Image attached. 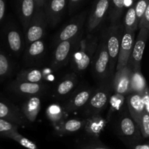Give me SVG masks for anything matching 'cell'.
Wrapping results in <instances>:
<instances>
[{"label": "cell", "instance_id": "obj_4", "mask_svg": "<svg viewBox=\"0 0 149 149\" xmlns=\"http://www.w3.org/2000/svg\"><path fill=\"white\" fill-rule=\"evenodd\" d=\"M82 37L83 31L74 37L68 40L63 41L55 46L51 62V67L52 69H60L65 66L68 61H71L74 51Z\"/></svg>", "mask_w": 149, "mask_h": 149}, {"label": "cell", "instance_id": "obj_15", "mask_svg": "<svg viewBox=\"0 0 149 149\" xmlns=\"http://www.w3.org/2000/svg\"><path fill=\"white\" fill-rule=\"evenodd\" d=\"M111 1V0H96L87 21V30L88 33L97 29L103 21L106 13L109 10Z\"/></svg>", "mask_w": 149, "mask_h": 149}, {"label": "cell", "instance_id": "obj_22", "mask_svg": "<svg viewBox=\"0 0 149 149\" xmlns=\"http://www.w3.org/2000/svg\"><path fill=\"white\" fill-rule=\"evenodd\" d=\"M38 8L39 7L34 0H20L19 15L24 31L27 29Z\"/></svg>", "mask_w": 149, "mask_h": 149}, {"label": "cell", "instance_id": "obj_17", "mask_svg": "<svg viewBox=\"0 0 149 149\" xmlns=\"http://www.w3.org/2000/svg\"><path fill=\"white\" fill-rule=\"evenodd\" d=\"M5 40L10 52L15 55H20L26 46L25 37H23L19 29L14 26H10L7 29Z\"/></svg>", "mask_w": 149, "mask_h": 149}, {"label": "cell", "instance_id": "obj_2", "mask_svg": "<svg viewBox=\"0 0 149 149\" xmlns=\"http://www.w3.org/2000/svg\"><path fill=\"white\" fill-rule=\"evenodd\" d=\"M113 77H109L100 81L97 88L95 89L88 103L84 107V114L87 118L100 115V113L106 107L110 102L111 93Z\"/></svg>", "mask_w": 149, "mask_h": 149}, {"label": "cell", "instance_id": "obj_29", "mask_svg": "<svg viewBox=\"0 0 149 149\" xmlns=\"http://www.w3.org/2000/svg\"><path fill=\"white\" fill-rule=\"evenodd\" d=\"M125 31H135L139 28V21L137 18L135 6H131L125 14L124 20Z\"/></svg>", "mask_w": 149, "mask_h": 149}, {"label": "cell", "instance_id": "obj_5", "mask_svg": "<svg viewBox=\"0 0 149 149\" xmlns=\"http://www.w3.org/2000/svg\"><path fill=\"white\" fill-rule=\"evenodd\" d=\"M91 65L93 74L96 79L100 81V82L111 77L109 74L110 57L104 33L102 34V38L98 43V46L93 57Z\"/></svg>", "mask_w": 149, "mask_h": 149}, {"label": "cell", "instance_id": "obj_3", "mask_svg": "<svg viewBox=\"0 0 149 149\" xmlns=\"http://www.w3.org/2000/svg\"><path fill=\"white\" fill-rule=\"evenodd\" d=\"M124 31V25L121 23H111V25L103 33L106 39L108 51L110 57L109 74L111 77H113L116 72L119 49Z\"/></svg>", "mask_w": 149, "mask_h": 149}, {"label": "cell", "instance_id": "obj_16", "mask_svg": "<svg viewBox=\"0 0 149 149\" xmlns=\"http://www.w3.org/2000/svg\"><path fill=\"white\" fill-rule=\"evenodd\" d=\"M66 5V0H49L45 4V11L47 23L50 27H55L60 22Z\"/></svg>", "mask_w": 149, "mask_h": 149}, {"label": "cell", "instance_id": "obj_34", "mask_svg": "<svg viewBox=\"0 0 149 149\" xmlns=\"http://www.w3.org/2000/svg\"><path fill=\"white\" fill-rule=\"evenodd\" d=\"M148 3L149 0H138V2L135 5V13H136L137 18H138L139 23L145 14Z\"/></svg>", "mask_w": 149, "mask_h": 149}, {"label": "cell", "instance_id": "obj_35", "mask_svg": "<svg viewBox=\"0 0 149 149\" xmlns=\"http://www.w3.org/2000/svg\"><path fill=\"white\" fill-rule=\"evenodd\" d=\"M79 149H111L100 142H92L80 146Z\"/></svg>", "mask_w": 149, "mask_h": 149}, {"label": "cell", "instance_id": "obj_27", "mask_svg": "<svg viewBox=\"0 0 149 149\" xmlns=\"http://www.w3.org/2000/svg\"><path fill=\"white\" fill-rule=\"evenodd\" d=\"M65 109L58 104H52L46 110V116L54 126L59 125L65 119Z\"/></svg>", "mask_w": 149, "mask_h": 149}, {"label": "cell", "instance_id": "obj_21", "mask_svg": "<svg viewBox=\"0 0 149 149\" xmlns=\"http://www.w3.org/2000/svg\"><path fill=\"white\" fill-rule=\"evenodd\" d=\"M78 78L75 74H69L63 77L57 84L55 89V94L58 98H63L68 97L71 94L73 90L77 87Z\"/></svg>", "mask_w": 149, "mask_h": 149}, {"label": "cell", "instance_id": "obj_26", "mask_svg": "<svg viewBox=\"0 0 149 149\" xmlns=\"http://www.w3.org/2000/svg\"><path fill=\"white\" fill-rule=\"evenodd\" d=\"M147 88L148 86L146 81L141 71H132L130 82V93H139L142 95Z\"/></svg>", "mask_w": 149, "mask_h": 149}, {"label": "cell", "instance_id": "obj_31", "mask_svg": "<svg viewBox=\"0 0 149 149\" xmlns=\"http://www.w3.org/2000/svg\"><path fill=\"white\" fill-rule=\"evenodd\" d=\"M7 138L13 140L15 142H17V143L20 144V146L27 149H39L34 143L26 138V137L20 135L18 131H16V132H14L10 134V135H9Z\"/></svg>", "mask_w": 149, "mask_h": 149}, {"label": "cell", "instance_id": "obj_38", "mask_svg": "<svg viewBox=\"0 0 149 149\" xmlns=\"http://www.w3.org/2000/svg\"><path fill=\"white\" fill-rule=\"evenodd\" d=\"M5 13V1L0 0V23L3 20Z\"/></svg>", "mask_w": 149, "mask_h": 149}, {"label": "cell", "instance_id": "obj_13", "mask_svg": "<svg viewBox=\"0 0 149 149\" xmlns=\"http://www.w3.org/2000/svg\"><path fill=\"white\" fill-rule=\"evenodd\" d=\"M0 119L14 122L20 127H24L29 123V121L23 114L20 109L1 99H0Z\"/></svg>", "mask_w": 149, "mask_h": 149}, {"label": "cell", "instance_id": "obj_25", "mask_svg": "<svg viewBox=\"0 0 149 149\" xmlns=\"http://www.w3.org/2000/svg\"><path fill=\"white\" fill-rule=\"evenodd\" d=\"M43 79L44 74L40 69L36 68H30L21 70L17 74L16 79L28 81V82L42 83Z\"/></svg>", "mask_w": 149, "mask_h": 149}, {"label": "cell", "instance_id": "obj_20", "mask_svg": "<svg viewBox=\"0 0 149 149\" xmlns=\"http://www.w3.org/2000/svg\"><path fill=\"white\" fill-rule=\"evenodd\" d=\"M20 110L30 122L36 121L41 110V98L39 95L29 97L20 106Z\"/></svg>", "mask_w": 149, "mask_h": 149}, {"label": "cell", "instance_id": "obj_23", "mask_svg": "<svg viewBox=\"0 0 149 149\" xmlns=\"http://www.w3.org/2000/svg\"><path fill=\"white\" fill-rule=\"evenodd\" d=\"M87 123V119H71L62 122L55 127L56 133L59 135H69L83 129Z\"/></svg>", "mask_w": 149, "mask_h": 149}, {"label": "cell", "instance_id": "obj_30", "mask_svg": "<svg viewBox=\"0 0 149 149\" xmlns=\"http://www.w3.org/2000/svg\"><path fill=\"white\" fill-rule=\"evenodd\" d=\"M19 125L10 121L0 119V136L7 138L13 132L18 131Z\"/></svg>", "mask_w": 149, "mask_h": 149}, {"label": "cell", "instance_id": "obj_32", "mask_svg": "<svg viewBox=\"0 0 149 149\" xmlns=\"http://www.w3.org/2000/svg\"><path fill=\"white\" fill-rule=\"evenodd\" d=\"M11 61L7 55L0 51V79L7 77L13 69Z\"/></svg>", "mask_w": 149, "mask_h": 149}, {"label": "cell", "instance_id": "obj_36", "mask_svg": "<svg viewBox=\"0 0 149 149\" xmlns=\"http://www.w3.org/2000/svg\"><path fill=\"white\" fill-rule=\"evenodd\" d=\"M139 29H146L149 31V3L145 14L139 23Z\"/></svg>", "mask_w": 149, "mask_h": 149}, {"label": "cell", "instance_id": "obj_6", "mask_svg": "<svg viewBox=\"0 0 149 149\" xmlns=\"http://www.w3.org/2000/svg\"><path fill=\"white\" fill-rule=\"evenodd\" d=\"M117 130L121 139L130 147L138 143L143 138L139 127L130 116L129 111L122 114L118 123Z\"/></svg>", "mask_w": 149, "mask_h": 149}, {"label": "cell", "instance_id": "obj_40", "mask_svg": "<svg viewBox=\"0 0 149 149\" xmlns=\"http://www.w3.org/2000/svg\"><path fill=\"white\" fill-rule=\"evenodd\" d=\"M81 0H68L69 1V6H70V10L72 11L73 9L75 7V6L78 4Z\"/></svg>", "mask_w": 149, "mask_h": 149}, {"label": "cell", "instance_id": "obj_7", "mask_svg": "<svg viewBox=\"0 0 149 149\" xmlns=\"http://www.w3.org/2000/svg\"><path fill=\"white\" fill-rule=\"evenodd\" d=\"M47 25V20L45 11L42 7H39L28 26L27 29L25 31L26 46H28L35 41L42 39L45 36Z\"/></svg>", "mask_w": 149, "mask_h": 149}, {"label": "cell", "instance_id": "obj_9", "mask_svg": "<svg viewBox=\"0 0 149 149\" xmlns=\"http://www.w3.org/2000/svg\"><path fill=\"white\" fill-rule=\"evenodd\" d=\"M94 90L90 87H81L73 92L71 95L67 97L64 105L65 111L74 112L84 108L88 103Z\"/></svg>", "mask_w": 149, "mask_h": 149}, {"label": "cell", "instance_id": "obj_11", "mask_svg": "<svg viewBox=\"0 0 149 149\" xmlns=\"http://www.w3.org/2000/svg\"><path fill=\"white\" fill-rule=\"evenodd\" d=\"M85 17V13H82L74 17L57 34L54 40V45L56 46L60 42L71 39L82 31Z\"/></svg>", "mask_w": 149, "mask_h": 149}, {"label": "cell", "instance_id": "obj_37", "mask_svg": "<svg viewBox=\"0 0 149 149\" xmlns=\"http://www.w3.org/2000/svg\"><path fill=\"white\" fill-rule=\"evenodd\" d=\"M144 104H145V109L146 111L149 114V88L146 90V91L144 92L142 94Z\"/></svg>", "mask_w": 149, "mask_h": 149}, {"label": "cell", "instance_id": "obj_39", "mask_svg": "<svg viewBox=\"0 0 149 149\" xmlns=\"http://www.w3.org/2000/svg\"><path fill=\"white\" fill-rule=\"evenodd\" d=\"M130 148L132 149H149V143H136L135 145H132V146H130Z\"/></svg>", "mask_w": 149, "mask_h": 149}, {"label": "cell", "instance_id": "obj_1", "mask_svg": "<svg viewBox=\"0 0 149 149\" xmlns=\"http://www.w3.org/2000/svg\"><path fill=\"white\" fill-rule=\"evenodd\" d=\"M97 46L98 40L95 36L89 34L86 37H82L71 59V68L75 72L81 73L88 68Z\"/></svg>", "mask_w": 149, "mask_h": 149}, {"label": "cell", "instance_id": "obj_18", "mask_svg": "<svg viewBox=\"0 0 149 149\" xmlns=\"http://www.w3.org/2000/svg\"><path fill=\"white\" fill-rule=\"evenodd\" d=\"M45 53V45L42 39L35 41L26 46L24 61L27 65H33L43 58Z\"/></svg>", "mask_w": 149, "mask_h": 149}, {"label": "cell", "instance_id": "obj_41", "mask_svg": "<svg viewBox=\"0 0 149 149\" xmlns=\"http://www.w3.org/2000/svg\"><path fill=\"white\" fill-rule=\"evenodd\" d=\"M34 1H36L38 7H42L44 5H45V0H34Z\"/></svg>", "mask_w": 149, "mask_h": 149}, {"label": "cell", "instance_id": "obj_28", "mask_svg": "<svg viewBox=\"0 0 149 149\" xmlns=\"http://www.w3.org/2000/svg\"><path fill=\"white\" fill-rule=\"evenodd\" d=\"M125 0H111L109 7V19L111 23H120L124 8Z\"/></svg>", "mask_w": 149, "mask_h": 149}, {"label": "cell", "instance_id": "obj_33", "mask_svg": "<svg viewBox=\"0 0 149 149\" xmlns=\"http://www.w3.org/2000/svg\"><path fill=\"white\" fill-rule=\"evenodd\" d=\"M141 130V135L143 138H149V114L146 111L143 113L138 123Z\"/></svg>", "mask_w": 149, "mask_h": 149}, {"label": "cell", "instance_id": "obj_8", "mask_svg": "<svg viewBox=\"0 0 149 149\" xmlns=\"http://www.w3.org/2000/svg\"><path fill=\"white\" fill-rule=\"evenodd\" d=\"M148 36L149 31L147 29H140L139 33L135 41L133 49L127 63L128 66L133 71H141V61Z\"/></svg>", "mask_w": 149, "mask_h": 149}, {"label": "cell", "instance_id": "obj_14", "mask_svg": "<svg viewBox=\"0 0 149 149\" xmlns=\"http://www.w3.org/2000/svg\"><path fill=\"white\" fill-rule=\"evenodd\" d=\"M135 31H124L120 49H119V58H118L116 71L127 65L132 49H133L135 41Z\"/></svg>", "mask_w": 149, "mask_h": 149}, {"label": "cell", "instance_id": "obj_12", "mask_svg": "<svg viewBox=\"0 0 149 149\" xmlns=\"http://www.w3.org/2000/svg\"><path fill=\"white\" fill-rule=\"evenodd\" d=\"M9 89L15 94L29 97L40 96L45 92V85L42 83H32L16 79L10 83Z\"/></svg>", "mask_w": 149, "mask_h": 149}, {"label": "cell", "instance_id": "obj_10", "mask_svg": "<svg viewBox=\"0 0 149 149\" xmlns=\"http://www.w3.org/2000/svg\"><path fill=\"white\" fill-rule=\"evenodd\" d=\"M132 70L127 65L115 72L112 85L113 93L122 96H127L130 93V82Z\"/></svg>", "mask_w": 149, "mask_h": 149}, {"label": "cell", "instance_id": "obj_24", "mask_svg": "<svg viewBox=\"0 0 149 149\" xmlns=\"http://www.w3.org/2000/svg\"><path fill=\"white\" fill-rule=\"evenodd\" d=\"M106 126V120L100 115L87 118V123L84 129L86 133L93 138H98Z\"/></svg>", "mask_w": 149, "mask_h": 149}, {"label": "cell", "instance_id": "obj_19", "mask_svg": "<svg viewBox=\"0 0 149 149\" xmlns=\"http://www.w3.org/2000/svg\"><path fill=\"white\" fill-rule=\"evenodd\" d=\"M127 104L130 114L138 125L143 113L146 111L142 95L139 93H130L127 95Z\"/></svg>", "mask_w": 149, "mask_h": 149}]
</instances>
